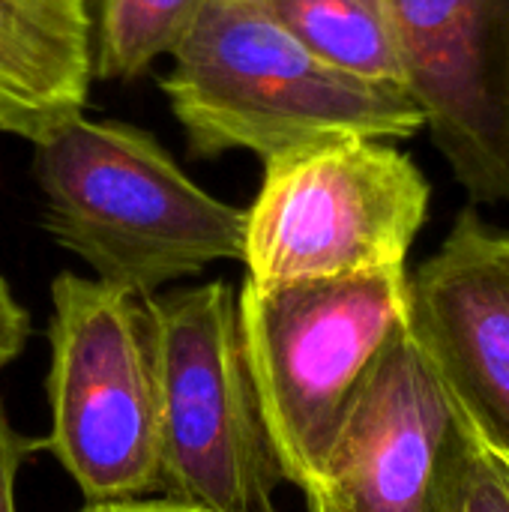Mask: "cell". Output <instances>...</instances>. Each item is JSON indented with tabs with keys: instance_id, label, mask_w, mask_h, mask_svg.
I'll return each instance as SVG.
<instances>
[{
	"instance_id": "obj_6",
	"label": "cell",
	"mask_w": 509,
	"mask_h": 512,
	"mask_svg": "<svg viewBox=\"0 0 509 512\" xmlns=\"http://www.w3.org/2000/svg\"><path fill=\"white\" fill-rule=\"evenodd\" d=\"M429 195V180L411 156L378 138H339L273 159L246 210L249 282L405 267L429 216Z\"/></svg>"
},
{
	"instance_id": "obj_9",
	"label": "cell",
	"mask_w": 509,
	"mask_h": 512,
	"mask_svg": "<svg viewBox=\"0 0 509 512\" xmlns=\"http://www.w3.org/2000/svg\"><path fill=\"white\" fill-rule=\"evenodd\" d=\"M408 333L474 435L509 459V234L465 210L408 276Z\"/></svg>"
},
{
	"instance_id": "obj_1",
	"label": "cell",
	"mask_w": 509,
	"mask_h": 512,
	"mask_svg": "<svg viewBox=\"0 0 509 512\" xmlns=\"http://www.w3.org/2000/svg\"><path fill=\"white\" fill-rule=\"evenodd\" d=\"M159 87L201 159L249 150L267 165L339 138L399 141L423 129L402 90L324 63L258 0H207Z\"/></svg>"
},
{
	"instance_id": "obj_7",
	"label": "cell",
	"mask_w": 509,
	"mask_h": 512,
	"mask_svg": "<svg viewBox=\"0 0 509 512\" xmlns=\"http://www.w3.org/2000/svg\"><path fill=\"white\" fill-rule=\"evenodd\" d=\"M468 423L408 327L360 387L309 512H456Z\"/></svg>"
},
{
	"instance_id": "obj_10",
	"label": "cell",
	"mask_w": 509,
	"mask_h": 512,
	"mask_svg": "<svg viewBox=\"0 0 509 512\" xmlns=\"http://www.w3.org/2000/svg\"><path fill=\"white\" fill-rule=\"evenodd\" d=\"M90 0H0V135L30 144L84 114Z\"/></svg>"
},
{
	"instance_id": "obj_17",
	"label": "cell",
	"mask_w": 509,
	"mask_h": 512,
	"mask_svg": "<svg viewBox=\"0 0 509 512\" xmlns=\"http://www.w3.org/2000/svg\"><path fill=\"white\" fill-rule=\"evenodd\" d=\"M501 462H504V468H507V477H509V459H504V456H501Z\"/></svg>"
},
{
	"instance_id": "obj_4",
	"label": "cell",
	"mask_w": 509,
	"mask_h": 512,
	"mask_svg": "<svg viewBox=\"0 0 509 512\" xmlns=\"http://www.w3.org/2000/svg\"><path fill=\"white\" fill-rule=\"evenodd\" d=\"M159 372V489L201 512H276L285 480L225 282L147 297Z\"/></svg>"
},
{
	"instance_id": "obj_5",
	"label": "cell",
	"mask_w": 509,
	"mask_h": 512,
	"mask_svg": "<svg viewBox=\"0 0 509 512\" xmlns=\"http://www.w3.org/2000/svg\"><path fill=\"white\" fill-rule=\"evenodd\" d=\"M51 435L45 447L87 504L159 489V372L150 303L126 288L60 273L51 282Z\"/></svg>"
},
{
	"instance_id": "obj_12",
	"label": "cell",
	"mask_w": 509,
	"mask_h": 512,
	"mask_svg": "<svg viewBox=\"0 0 509 512\" xmlns=\"http://www.w3.org/2000/svg\"><path fill=\"white\" fill-rule=\"evenodd\" d=\"M207 0H96L90 27L93 75L132 81L171 57Z\"/></svg>"
},
{
	"instance_id": "obj_13",
	"label": "cell",
	"mask_w": 509,
	"mask_h": 512,
	"mask_svg": "<svg viewBox=\"0 0 509 512\" xmlns=\"http://www.w3.org/2000/svg\"><path fill=\"white\" fill-rule=\"evenodd\" d=\"M456 512H509V477L501 456L489 450L468 426V444L459 471Z\"/></svg>"
},
{
	"instance_id": "obj_11",
	"label": "cell",
	"mask_w": 509,
	"mask_h": 512,
	"mask_svg": "<svg viewBox=\"0 0 509 512\" xmlns=\"http://www.w3.org/2000/svg\"><path fill=\"white\" fill-rule=\"evenodd\" d=\"M258 3L324 63L360 81L405 93L387 0H258Z\"/></svg>"
},
{
	"instance_id": "obj_2",
	"label": "cell",
	"mask_w": 509,
	"mask_h": 512,
	"mask_svg": "<svg viewBox=\"0 0 509 512\" xmlns=\"http://www.w3.org/2000/svg\"><path fill=\"white\" fill-rule=\"evenodd\" d=\"M45 228L99 282L153 297L216 261H243L246 210L201 189L156 135L84 114L33 144Z\"/></svg>"
},
{
	"instance_id": "obj_3",
	"label": "cell",
	"mask_w": 509,
	"mask_h": 512,
	"mask_svg": "<svg viewBox=\"0 0 509 512\" xmlns=\"http://www.w3.org/2000/svg\"><path fill=\"white\" fill-rule=\"evenodd\" d=\"M237 321L282 477L306 495L378 357L408 327V273L246 279Z\"/></svg>"
},
{
	"instance_id": "obj_14",
	"label": "cell",
	"mask_w": 509,
	"mask_h": 512,
	"mask_svg": "<svg viewBox=\"0 0 509 512\" xmlns=\"http://www.w3.org/2000/svg\"><path fill=\"white\" fill-rule=\"evenodd\" d=\"M30 336V315L12 297L9 282L0 276V369H6Z\"/></svg>"
},
{
	"instance_id": "obj_15",
	"label": "cell",
	"mask_w": 509,
	"mask_h": 512,
	"mask_svg": "<svg viewBox=\"0 0 509 512\" xmlns=\"http://www.w3.org/2000/svg\"><path fill=\"white\" fill-rule=\"evenodd\" d=\"M30 444L12 429L3 405H0V512H15V474Z\"/></svg>"
},
{
	"instance_id": "obj_8",
	"label": "cell",
	"mask_w": 509,
	"mask_h": 512,
	"mask_svg": "<svg viewBox=\"0 0 509 512\" xmlns=\"http://www.w3.org/2000/svg\"><path fill=\"white\" fill-rule=\"evenodd\" d=\"M402 84L477 204H509V0H387Z\"/></svg>"
},
{
	"instance_id": "obj_16",
	"label": "cell",
	"mask_w": 509,
	"mask_h": 512,
	"mask_svg": "<svg viewBox=\"0 0 509 512\" xmlns=\"http://www.w3.org/2000/svg\"><path fill=\"white\" fill-rule=\"evenodd\" d=\"M81 512H201L192 510V507H180V504H171V501H120V504H87Z\"/></svg>"
}]
</instances>
